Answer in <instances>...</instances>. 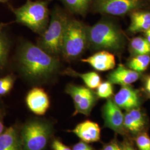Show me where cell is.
I'll list each match as a JSON object with an SVG mask.
<instances>
[{"label":"cell","instance_id":"obj_6","mask_svg":"<svg viewBox=\"0 0 150 150\" xmlns=\"http://www.w3.org/2000/svg\"><path fill=\"white\" fill-rule=\"evenodd\" d=\"M88 45L87 28L80 21L69 20L63 40L61 55L72 60L83 54Z\"/></svg>","mask_w":150,"mask_h":150},{"label":"cell","instance_id":"obj_1","mask_svg":"<svg viewBox=\"0 0 150 150\" xmlns=\"http://www.w3.org/2000/svg\"><path fill=\"white\" fill-rule=\"evenodd\" d=\"M17 57L22 76L33 83L48 80L59 71L61 66L58 57L28 41L21 44Z\"/></svg>","mask_w":150,"mask_h":150},{"label":"cell","instance_id":"obj_7","mask_svg":"<svg viewBox=\"0 0 150 150\" xmlns=\"http://www.w3.org/2000/svg\"><path fill=\"white\" fill-rule=\"evenodd\" d=\"M144 0H94L95 10L103 14L123 16L131 12L141 9Z\"/></svg>","mask_w":150,"mask_h":150},{"label":"cell","instance_id":"obj_5","mask_svg":"<svg viewBox=\"0 0 150 150\" xmlns=\"http://www.w3.org/2000/svg\"><path fill=\"white\" fill-rule=\"evenodd\" d=\"M69 18L59 8L52 11L48 27L38 40V45L46 52L58 57L61 54L63 40Z\"/></svg>","mask_w":150,"mask_h":150},{"label":"cell","instance_id":"obj_27","mask_svg":"<svg viewBox=\"0 0 150 150\" xmlns=\"http://www.w3.org/2000/svg\"><path fill=\"white\" fill-rule=\"evenodd\" d=\"M102 150H122V144H120L116 140H113L105 145Z\"/></svg>","mask_w":150,"mask_h":150},{"label":"cell","instance_id":"obj_16","mask_svg":"<svg viewBox=\"0 0 150 150\" xmlns=\"http://www.w3.org/2000/svg\"><path fill=\"white\" fill-rule=\"evenodd\" d=\"M140 77L141 73L120 64L116 69L108 74V80L112 84L129 86L138 80Z\"/></svg>","mask_w":150,"mask_h":150},{"label":"cell","instance_id":"obj_11","mask_svg":"<svg viewBox=\"0 0 150 150\" xmlns=\"http://www.w3.org/2000/svg\"><path fill=\"white\" fill-rule=\"evenodd\" d=\"M147 126V119L139 107L127 111L124 117V127L127 132L136 136L144 132Z\"/></svg>","mask_w":150,"mask_h":150},{"label":"cell","instance_id":"obj_9","mask_svg":"<svg viewBox=\"0 0 150 150\" xmlns=\"http://www.w3.org/2000/svg\"><path fill=\"white\" fill-rule=\"evenodd\" d=\"M102 116L104 120L105 126L113 130L120 134H126L124 127L125 115L121 108L114 102L113 100L108 98L102 108Z\"/></svg>","mask_w":150,"mask_h":150},{"label":"cell","instance_id":"obj_30","mask_svg":"<svg viewBox=\"0 0 150 150\" xmlns=\"http://www.w3.org/2000/svg\"><path fill=\"white\" fill-rule=\"evenodd\" d=\"M122 150H137L134 147L127 141L123 142L122 144Z\"/></svg>","mask_w":150,"mask_h":150},{"label":"cell","instance_id":"obj_14","mask_svg":"<svg viewBox=\"0 0 150 150\" xmlns=\"http://www.w3.org/2000/svg\"><path fill=\"white\" fill-rule=\"evenodd\" d=\"M71 132L82 141L87 144L97 142L101 138V129L99 125L89 120L78 124Z\"/></svg>","mask_w":150,"mask_h":150},{"label":"cell","instance_id":"obj_31","mask_svg":"<svg viewBox=\"0 0 150 150\" xmlns=\"http://www.w3.org/2000/svg\"><path fill=\"white\" fill-rule=\"evenodd\" d=\"M144 87L145 90L150 95V75L147 76L145 79Z\"/></svg>","mask_w":150,"mask_h":150},{"label":"cell","instance_id":"obj_8","mask_svg":"<svg viewBox=\"0 0 150 150\" xmlns=\"http://www.w3.org/2000/svg\"><path fill=\"white\" fill-rule=\"evenodd\" d=\"M65 92L72 97L75 106L73 115L79 113L89 116L97 101L96 93L87 87L69 84Z\"/></svg>","mask_w":150,"mask_h":150},{"label":"cell","instance_id":"obj_34","mask_svg":"<svg viewBox=\"0 0 150 150\" xmlns=\"http://www.w3.org/2000/svg\"><path fill=\"white\" fill-rule=\"evenodd\" d=\"M8 1V0H0V3H5V2H6Z\"/></svg>","mask_w":150,"mask_h":150},{"label":"cell","instance_id":"obj_33","mask_svg":"<svg viewBox=\"0 0 150 150\" xmlns=\"http://www.w3.org/2000/svg\"><path fill=\"white\" fill-rule=\"evenodd\" d=\"M7 24L4 23H0V32L3 31V29Z\"/></svg>","mask_w":150,"mask_h":150},{"label":"cell","instance_id":"obj_26","mask_svg":"<svg viewBox=\"0 0 150 150\" xmlns=\"http://www.w3.org/2000/svg\"><path fill=\"white\" fill-rule=\"evenodd\" d=\"M51 148L52 150H73L58 139H54L52 141Z\"/></svg>","mask_w":150,"mask_h":150},{"label":"cell","instance_id":"obj_20","mask_svg":"<svg viewBox=\"0 0 150 150\" xmlns=\"http://www.w3.org/2000/svg\"><path fill=\"white\" fill-rule=\"evenodd\" d=\"M129 50L134 56L150 54V43L145 38L138 36L131 39L129 42Z\"/></svg>","mask_w":150,"mask_h":150},{"label":"cell","instance_id":"obj_28","mask_svg":"<svg viewBox=\"0 0 150 150\" xmlns=\"http://www.w3.org/2000/svg\"><path fill=\"white\" fill-rule=\"evenodd\" d=\"M73 150H94L93 148L83 141H80L75 144L72 148Z\"/></svg>","mask_w":150,"mask_h":150},{"label":"cell","instance_id":"obj_2","mask_svg":"<svg viewBox=\"0 0 150 150\" xmlns=\"http://www.w3.org/2000/svg\"><path fill=\"white\" fill-rule=\"evenodd\" d=\"M88 45L95 50L120 52L126 38L121 30L112 22L101 21L87 28Z\"/></svg>","mask_w":150,"mask_h":150},{"label":"cell","instance_id":"obj_32","mask_svg":"<svg viewBox=\"0 0 150 150\" xmlns=\"http://www.w3.org/2000/svg\"><path fill=\"white\" fill-rule=\"evenodd\" d=\"M145 38L146 40L150 43V28L147 30L145 32Z\"/></svg>","mask_w":150,"mask_h":150},{"label":"cell","instance_id":"obj_18","mask_svg":"<svg viewBox=\"0 0 150 150\" xmlns=\"http://www.w3.org/2000/svg\"><path fill=\"white\" fill-rule=\"evenodd\" d=\"M64 74L73 76H78L84 82L86 86L90 89L97 88L101 83L100 76L95 72H88L85 74H80L75 71L67 69L64 71Z\"/></svg>","mask_w":150,"mask_h":150},{"label":"cell","instance_id":"obj_12","mask_svg":"<svg viewBox=\"0 0 150 150\" xmlns=\"http://www.w3.org/2000/svg\"><path fill=\"white\" fill-rule=\"evenodd\" d=\"M113 100L118 107L127 111L139 108L141 103L139 91L129 85L122 86Z\"/></svg>","mask_w":150,"mask_h":150},{"label":"cell","instance_id":"obj_22","mask_svg":"<svg viewBox=\"0 0 150 150\" xmlns=\"http://www.w3.org/2000/svg\"><path fill=\"white\" fill-rule=\"evenodd\" d=\"M10 41L4 31L0 32V69L5 66L10 52Z\"/></svg>","mask_w":150,"mask_h":150},{"label":"cell","instance_id":"obj_10","mask_svg":"<svg viewBox=\"0 0 150 150\" xmlns=\"http://www.w3.org/2000/svg\"><path fill=\"white\" fill-rule=\"evenodd\" d=\"M25 103L31 112L38 115H44L50 106V100L47 92L42 88L35 87L27 92Z\"/></svg>","mask_w":150,"mask_h":150},{"label":"cell","instance_id":"obj_23","mask_svg":"<svg viewBox=\"0 0 150 150\" xmlns=\"http://www.w3.org/2000/svg\"><path fill=\"white\" fill-rule=\"evenodd\" d=\"M16 77L12 74L0 78V97L8 95L13 88Z\"/></svg>","mask_w":150,"mask_h":150},{"label":"cell","instance_id":"obj_24","mask_svg":"<svg viewBox=\"0 0 150 150\" xmlns=\"http://www.w3.org/2000/svg\"><path fill=\"white\" fill-rule=\"evenodd\" d=\"M113 94L112 83L110 81H105L97 88L96 95L101 98H109Z\"/></svg>","mask_w":150,"mask_h":150},{"label":"cell","instance_id":"obj_13","mask_svg":"<svg viewBox=\"0 0 150 150\" xmlns=\"http://www.w3.org/2000/svg\"><path fill=\"white\" fill-rule=\"evenodd\" d=\"M21 126L12 125L0 136V150H23L20 134Z\"/></svg>","mask_w":150,"mask_h":150},{"label":"cell","instance_id":"obj_4","mask_svg":"<svg viewBox=\"0 0 150 150\" xmlns=\"http://www.w3.org/2000/svg\"><path fill=\"white\" fill-rule=\"evenodd\" d=\"M16 17V22L41 35L48 27L49 11L46 1L27 0L18 8H11Z\"/></svg>","mask_w":150,"mask_h":150},{"label":"cell","instance_id":"obj_15","mask_svg":"<svg viewBox=\"0 0 150 150\" xmlns=\"http://www.w3.org/2000/svg\"><path fill=\"white\" fill-rule=\"evenodd\" d=\"M81 61L88 64L94 69L98 71L112 70L116 66V59L114 54L106 50L97 52Z\"/></svg>","mask_w":150,"mask_h":150},{"label":"cell","instance_id":"obj_17","mask_svg":"<svg viewBox=\"0 0 150 150\" xmlns=\"http://www.w3.org/2000/svg\"><path fill=\"white\" fill-rule=\"evenodd\" d=\"M131 22L128 30L132 33L145 32L150 28V11L141 9L130 13Z\"/></svg>","mask_w":150,"mask_h":150},{"label":"cell","instance_id":"obj_3","mask_svg":"<svg viewBox=\"0 0 150 150\" xmlns=\"http://www.w3.org/2000/svg\"><path fill=\"white\" fill-rule=\"evenodd\" d=\"M54 133L51 122L33 117L21 126L20 134L23 150H46Z\"/></svg>","mask_w":150,"mask_h":150},{"label":"cell","instance_id":"obj_21","mask_svg":"<svg viewBox=\"0 0 150 150\" xmlns=\"http://www.w3.org/2000/svg\"><path fill=\"white\" fill-rule=\"evenodd\" d=\"M150 64V54H139L129 61L127 66L131 70L141 73L147 69Z\"/></svg>","mask_w":150,"mask_h":150},{"label":"cell","instance_id":"obj_25","mask_svg":"<svg viewBox=\"0 0 150 150\" xmlns=\"http://www.w3.org/2000/svg\"><path fill=\"white\" fill-rule=\"evenodd\" d=\"M135 142L139 150H150V137L146 132L136 136Z\"/></svg>","mask_w":150,"mask_h":150},{"label":"cell","instance_id":"obj_19","mask_svg":"<svg viewBox=\"0 0 150 150\" xmlns=\"http://www.w3.org/2000/svg\"><path fill=\"white\" fill-rule=\"evenodd\" d=\"M69 11L76 14L85 15L93 0H61Z\"/></svg>","mask_w":150,"mask_h":150},{"label":"cell","instance_id":"obj_29","mask_svg":"<svg viewBox=\"0 0 150 150\" xmlns=\"http://www.w3.org/2000/svg\"><path fill=\"white\" fill-rule=\"evenodd\" d=\"M5 115V113L3 110L0 111V136L4 133L6 129L4 122V117Z\"/></svg>","mask_w":150,"mask_h":150}]
</instances>
